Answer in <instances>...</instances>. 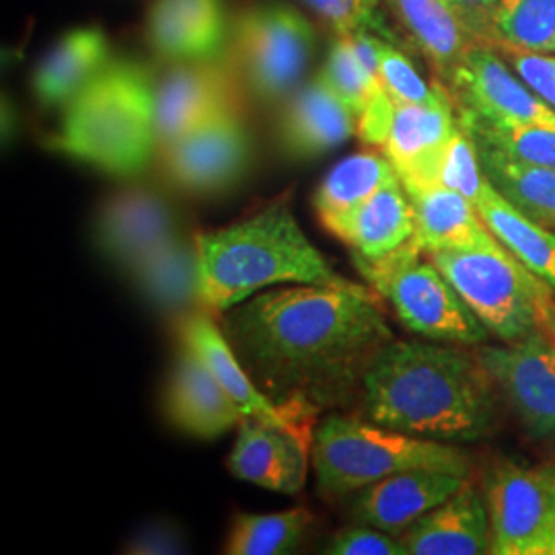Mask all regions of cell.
<instances>
[{
    "label": "cell",
    "instance_id": "obj_1",
    "mask_svg": "<svg viewBox=\"0 0 555 555\" xmlns=\"http://www.w3.org/2000/svg\"><path fill=\"white\" fill-rule=\"evenodd\" d=\"M222 332L261 393L309 417L360 399L371 364L393 341L364 286L268 291L227 311Z\"/></svg>",
    "mask_w": 555,
    "mask_h": 555
},
{
    "label": "cell",
    "instance_id": "obj_2",
    "mask_svg": "<svg viewBox=\"0 0 555 555\" xmlns=\"http://www.w3.org/2000/svg\"><path fill=\"white\" fill-rule=\"evenodd\" d=\"M494 380L479 358L440 341H391L371 364L362 416L440 442H474L498 422Z\"/></svg>",
    "mask_w": 555,
    "mask_h": 555
},
{
    "label": "cell",
    "instance_id": "obj_3",
    "mask_svg": "<svg viewBox=\"0 0 555 555\" xmlns=\"http://www.w3.org/2000/svg\"><path fill=\"white\" fill-rule=\"evenodd\" d=\"M202 307L212 315L235 309L276 284L360 288L341 276L280 199L247 219L196 237Z\"/></svg>",
    "mask_w": 555,
    "mask_h": 555
},
{
    "label": "cell",
    "instance_id": "obj_4",
    "mask_svg": "<svg viewBox=\"0 0 555 555\" xmlns=\"http://www.w3.org/2000/svg\"><path fill=\"white\" fill-rule=\"evenodd\" d=\"M155 89L139 64L109 62L66 103L52 149L107 176H139L159 146Z\"/></svg>",
    "mask_w": 555,
    "mask_h": 555
},
{
    "label": "cell",
    "instance_id": "obj_5",
    "mask_svg": "<svg viewBox=\"0 0 555 555\" xmlns=\"http://www.w3.org/2000/svg\"><path fill=\"white\" fill-rule=\"evenodd\" d=\"M311 465L319 494L334 500L412 469L467 477L472 459L447 442L397 433L366 417L330 416L313 433Z\"/></svg>",
    "mask_w": 555,
    "mask_h": 555
},
{
    "label": "cell",
    "instance_id": "obj_6",
    "mask_svg": "<svg viewBox=\"0 0 555 555\" xmlns=\"http://www.w3.org/2000/svg\"><path fill=\"white\" fill-rule=\"evenodd\" d=\"M428 258L490 334L504 341H518L541 332L555 341L554 288L525 268L504 245L430 251Z\"/></svg>",
    "mask_w": 555,
    "mask_h": 555
},
{
    "label": "cell",
    "instance_id": "obj_7",
    "mask_svg": "<svg viewBox=\"0 0 555 555\" xmlns=\"http://www.w3.org/2000/svg\"><path fill=\"white\" fill-rule=\"evenodd\" d=\"M416 238L377 259L357 258L360 274L387 298L399 321L416 336L440 344L477 346L488 327L476 318L433 261H422Z\"/></svg>",
    "mask_w": 555,
    "mask_h": 555
},
{
    "label": "cell",
    "instance_id": "obj_8",
    "mask_svg": "<svg viewBox=\"0 0 555 555\" xmlns=\"http://www.w3.org/2000/svg\"><path fill=\"white\" fill-rule=\"evenodd\" d=\"M233 50L247 89L263 103H276L297 89L313 56L315 34L297 9L261 4L238 15Z\"/></svg>",
    "mask_w": 555,
    "mask_h": 555
},
{
    "label": "cell",
    "instance_id": "obj_9",
    "mask_svg": "<svg viewBox=\"0 0 555 555\" xmlns=\"http://www.w3.org/2000/svg\"><path fill=\"white\" fill-rule=\"evenodd\" d=\"M492 554L555 555V463H502L486 479Z\"/></svg>",
    "mask_w": 555,
    "mask_h": 555
},
{
    "label": "cell",
    "instance_id": "obj_10",
    "mask_svg": "<svg viewBox=\"0 0 555 555\" xmlns=\"http://www.w3.org/2000/svg\"><path fill=\"white\" fill-rule=\"evenodd\" d=\"M251 163V139L238 107L224 109L163 146V167L188 194L210 196L233 188Z\"/></svg>",
    "mask_w": 555,
    "mask_h": 555
},
{
    "label": "cell",
    "instance_id": "obj_11",
    "mask_svg": "<svg viewBox=\"0 0 555 555\" xmlns=\"http://www.w3.org/2000/svg\"><path fill=\"white\" fill-rule=\"evenodd\" d=\"M477 358L535 438L555 437V341L533 336L488 346Z\"/></svg>",
    "mask_w": 555,
    "mask_h": 555
},
{
    "label": "cell",
    "instance_id": "obj_12",
    "mask_svg": "<svg viewBox=\"0 0 555 555\" xmlns=\"http://www.w3.org/2000/svg\"><path fill=\"white\" fill-rule=\"evenodd\" d=\"M449 79L461 112L496 126L555 128L554 107L516 79L490 48L474 46Z\"/></svg>",
    "mask_w": 555,
    "mask_h": 555
},
{
    "label": "cell",
    "instance_id": "obj_13",
    "mask_svg": "<svg viewBox=\"0 0 555 555\" xmlns=\"http://www.w3.org/2000/svg\"><path fill=\"white\" fill-rule=\"evenodd\" d=\"M178 235V212L149 188H126L109 196L93 222L95 249L124 272Z\"/></svg>",
    "mask_w": 555,
    "mask_h": 555
},
{
    "label": "cell",
    "instance_id": "obj_14",
    "mask_svg": "<svg viewBox=\"0 0 555 555\" xmlns=\"http://www.w3.org/2000/svg\"><path fill=\"white\" fill-rule=\"evenodd\" d=\"M157 142L160 149L202 121L238 107L235 73L229 62H181L155 89Z\"/></svg>",
    "mask_w": 555,
    "mask_h": 555
},
{
    "label": "cell",
    "instance_id": "obj_15",
    "mask_svg": "<svg viewBox=\"0 0 555 555\" xmlns=\"http://www.w3.org/2000/svg\"><path fill=\"white\" fill-rule=\"evenodd\" d=\"M459 128L451 100L397 103L378 146L391 160L405 190L437 185L440 157Z\"/></svg>",
    "mask_w": 555,
    "mask_h": 555
},
{
    "label": "cell",
    "instance_id": "obj_16",
    "mask_svg": "<svg viewBox=\"0 0 555 555\" xmlns=\"http://www.w3.org/2000/svg\"><path fill=\"white\" fill-rule=\"evenodd\" d=\"M313 435L243 416L227 467L233 476L259 488L298 494L309 472Z\"/></svg>",
    "mask_w": 555,
    "mask_h": 555
},
{
    "label": "cell",
    "instance_id": "obj_17",
    "mask_svg": "<svg viewBox=\"0 0 555 555\" xmlns=\"http://www.w3.org/2000/svg\"><path fill=\"white\" fill-rule=\"evenodd\" d=\"M465 481V476L438 469H412L385 477L352 494L350 516L357 525L401 537L417 518L455 496Z\"/></svg>",
    "mask_w": 555,
    "mask_h": 555
},
{
    "label": "cell",
    "instance_id": "obj_18",
    "mask_svg": "<svg viewBox=\"0 0 555 555\" xmlns=\"http://www.w3.org/2000/svg\"><path fill=\"white\" fill-rule=\"evenodd\" d=\"M179 337L181 344L190 346L202 358V362L222 385V389L237 403L243 416L258 417L261 422L293 428L307 435L315 433V417L298 416L295 412L272 403L266 393H261L254 378L249 377V373L241 364L229 337L212 321L210 313L183 315L179 321Z\"/></svg>",
    "mask_w": 555,
    "mask_h": 555
},
{
    "label": "cell",
    "instance_id": "obj_19",
    "mask_svg": "<svg viewBox=\"0 0 555 555\" xmlns=\"http://www.w3.org/2000/svg\"><path fill=\"white\" fill-rule=\"evenodd\" d=\"M165 414L178 430L196 438L220 437L243 417L237 403L185 344L167 380Z\"/></svg>",
    "mask_w": 555,
    "mask_h": 555
},
{
    "label": "cell",
    "instance_id": "obj_20",
    "mask_svg": "<svg viewBox=\"0 0 555 555\" xmlns=\"http://www.w3.org/2000/svg\"><path fill=\"white\" fill-rule=\"evenodd\" d=\"M358 134L357 114L319 73L284 107L278 139L286 155L315 159Z\"/></svg>",
    "mask_w": 555,
    "mask_h": 555
},
{
    "label": "cell",
    "instance_id": "obj_21",
    "mask_svg": "<svg viewBox=\"0 0 555 555\" xmlns=\"http://www.w3.org/2000/svg\"><path fill=\"white\" fill-rule=\"evenodd\" d=\"M408 555L492 554V522L488 504L465 481L449 498L399 537Z\"/></svg>",
    "mask_w": 555,
    "mask_h": 555
},
{
    "label": "cell",
    "instance_id": "obj_22",
    "mask_svg": "<svg viewBox=\"0 0 555 555\" xmlns=\"http://www.w3.org/2000/svg\"><path fill=\"white\" fill-rule=\"evenodd\" d=\"M153 50L171 62L222 59L229 27L220 0H157L149 15Z\"/></svg>",
    "mask_w": 555,
    "mask_h": 555
},
{
    "label": "cell",
    "instance_id": "obj_23",
    "mask_svg": "<svg viewBox=\"0 0 555 555\" xmlns=\"http://www.w3.org/2000/svg\"><path fill=\"white\" fill-rule=\"evenodd\" d=\"M416 220L417 247L430 251L492 249L502 245L477 212L476 204L444 185L405 190Z\"/></svg>",
    "mask_w": 555,
    "mask_h": 555
},
{
    "label": "cell",
    "instance_id": "obj_24",
    "mask_svg": "<svg viewBox=\"0 0 555 555\" xmlns=\"http://www.w3.org/2000/svg\"><path fill=\"white\" fill-rule=\"evenodd\" d=\"M126 276L157 311L190 315V309L202 305L198 241L178 235L132 263Z\"/></svg>",
    "mask_w": 555,
    "mask_h": 555
},
{
    "label": "cell",
    "instance_id": "obj_25",
    "mask_svg": "<svg viewBox=\"0 0 555 555\" xmlns=\"http://www.w3.org/2000/svg\"><path fill=\"white\" fill-rule=\"evenodd\" d=\"M414 235V208L401 179L387 183L360 204L336 233L357 258L364 259L383 258L403 247Z\"/></svg>",
    "mask_w": 555,
    "mask_h": 555
},
{
    "label": "cell",
    "instance_id": "obj_26",
    "mask_svg": "<svg viewBox=\"0 0 555 555\" xmlns=\"http://www.w3.org/2000/svg\"><path fill=\"white\" fill-rule=\"evenodd\" d=\"M109 64V41L98 27H79L62 36L43 56L34 91L46 105H66Z\"/></svg>",
    "mask_w": 555,
    "mask_h": 555
},
{
    "label": "cell",
    "instance_id": "obj_27",
    "mask_svg": "<svg viewBox=\"0 0 555 555\" xmlns=\"http://www.w3.org/2000/svg\"><path fill=\"white\" fill-rule=\"evenodd\" d=\"M481 215L492 235L515 256L525 268L541 278L555 291V233L550 227L527 217L511 199L504 198L488 179L479 198Z\"/></svg>",
    "mask_w": 555,
    "mask_h": 555
},
{
    "label": "cell",
    "instance_id": "obj_28",
    "mask_svg": "<svg viewBox=\"0 0 555 555\" xmlns=\"http://www.w3.org/2000/svg\"><path fill=\"white\" fill-rule=\"evenodd\" d=\"M397 179L399 176L391 160L373 151H362L339 160L319 183L313 196V206L321 224L336 237L344 220L360 204Z\"/></svg>",
    "mask_w": 555,
    "mask_h": 555
},
{
    "label": "cell",
    "instance_id": "obj_29",
    "mask_svg": "<svg viewBox=\"0 0 555 555\" xmlns=\"http://www.w3.org/2000/svg\"><path fill=\"white\" fill-rule=\"evenodd\" d=\"M391 4L426 59L451 77L456 64L474 48L467 23L447 0H391Z\"/></svg>",
    "mask_w": 555,
    "mask_h": 555
},
{
    "label": "cell",
    "instance_id": "obj_30",
    "mask_svg": "<svg viewBox=\"0 0 555 555\" xmlns=\"http://www.w3.org/2000/svg\"><path fill=\"white\" fill-rule=\"evenodd\" d=\"M476 149L481 169L498 192L527 217L555 229V169L516 163L486 146Z\"/></svg>",
    "mask_w": 555,
    "mask_h": 555
},
{
    "label": "cell",
    "instance_id": "obj_31",
    "mask_svg": "<svg viewBox=\"0 0 555 555\" xmlns=\"http://www.w3.org/2000/svg\"><path fill=\"white\" fill-rule=\"evenodd\" d=\"M313 515L297 506L272 515H235L224 541L229 555H282L295 552L309 535Z\"/></svg>",
    "mask_w": 555,
    "mask_h": 555
},
{
    "label": "cell",
    "instance_id": "obj_32",
    "mask_svg": "<svg viewBox=\"0 0 555 555\" xmlns=\"http://www.w3.org/2000/svg\"><path fill=\"white\" fill-rule=\"evenodd\" d=\"M459 124L477 146L496 151L506 159L555 169V128L547 126H496L459 112Z\"/></svg>",
    "mask_w": 555,
    "mask_h": 555
},
{
    "label": "cell",
    "instance_id": "obj_33",
    "mask_svg": "<svg viewBox=\"0 0 555 555\" xmlns=\"http://www.w3.org/2000/svg\"><path fill=\"white\" fill-rule=\"evenodd\" d=\"M492 27L511 50L555 54V0H498Z\"/></svg>",
    "mask_w": 555,
    "mask_h": 555
},
{
    "label": "cell",
    "instance_id": "obj_34",
    "mask_svg": "<svg viewBox=\"0 0 555 555\" xmlns=\"http://www.w3.org/2000/svg\"><path fill=\"white\" fill-rule=\"evenodd\" d=\"M323 79L336 91L348 107L360 118L375 101L387 95L380 80L366 68L358 56L350 36H339L330 50L327 62L321 70Z\"/></svg>",
    "mask_w": 555,
    "mask_h": 555
},
{
    "label": "cell",
    "instance_id": "obj_35",
    "mask_svg": "<svg viewBox=\"0 0 555 555\" xmlns=\"http://www.w3.org/2000/svg\"><path fill=\"white\" fill-rule=\"evenodd\" d=\"M378 75L383 91L397 103H438L449 100L442 87H430L417 75L416 66L391 41H380Z\"/></svg>",
    "mask_w": 555,
    "mask_h": 555
},
{
    "label": "cell",
    "instance_id": "obj_36",
    "mask_svg": "<svg viewBox=\"0 0 555 555\" xmlns=\"http://www.w3.org/2000/svg\"><path fill=\"white\" fill-rule=\"evenodd\" d=\"M486 181H488V178L481 169V160L477 155L476 144L459 124L453 139L449 140V144H447V149L440 157L437 185L455 190V192L463 194L465 198L472 199L476 204Z\"/></svg>",
    "mask_w": 555,
    "mask_h": 555
},
{
    "label": "cell",
    "instance_id": "obj_37",
    "mask_svg": "<svg viewBox=\"0 0 555 555\" xmlns=\"http://www.w3.org/2000/svg\"><path fill=\"white\" fill-rule=\"evenodd\" d=\"M319 17L327 21L337 36L371 34L383 40L396 41L389 25L378 9L377 0H305Z\"/></svg>",
    "mask_w": 555,
    "mask_h": 555
},
{
    "label": "cell",
    "instance_id": "obj_38",
    "mask_svg": "<svg viewBox=\"0 0 555 555\" xmlns=\"http://www.w3.org/2000/svg\"><path fill=\"white\" fill-rule=\"evenodd\" d=\"M325 554L332 555H408L401 539L366 525L339 531L330 541Z\"/></svg>",
    "mask_w": 555,
    "mask_h": 555
},
{
    "label": "cell",
    "instance_id": "obj_39",
    "mask_svg": "<svg viewBox=\"0 0 555 555\" xmlns=\"http://www.w3.org/2000/svg\"><path fill=\"white\" fill-rule=\"evenodd\" d=\"M513 66L520 80L527 82L541 100L555 109V59L515 50Z\"/></svg>",
    "mask_w": 555,
    "mask_h": 555
},
{
    "label": "cell",
    "instance_id": "obj_40",
    "mask_svg": "<svg viewBox=\"0 0 555 555\" xmlns=\"http://www.w3.org/2000/svg\"><path fill=\"white\" fill-rule=\"evenodd\" d=\"M128 554H181L185 552V541L181 531L171 522H153L142 527L126 547Z\"/></svg>",
    "mask_w": 555,
    "mask_h": 555
},
{
    "label": "cell",
    "instance_id": "obj_41",
    "mask_svg": "<svg viewBox=\"0 0 555 555\" xmlns=\"http://www.w3.org/2000/svg\"><path fill=\"white\" fill-rule=\"evenodd\" d=\"M456 13L461 15V20L467 23V27L481 23V15H486L488 11H492L494 15V9H496L498 0H447Z\"/></svg>",
    "mask_w": 555,
    "mask_h": 555
}]
</instances>
